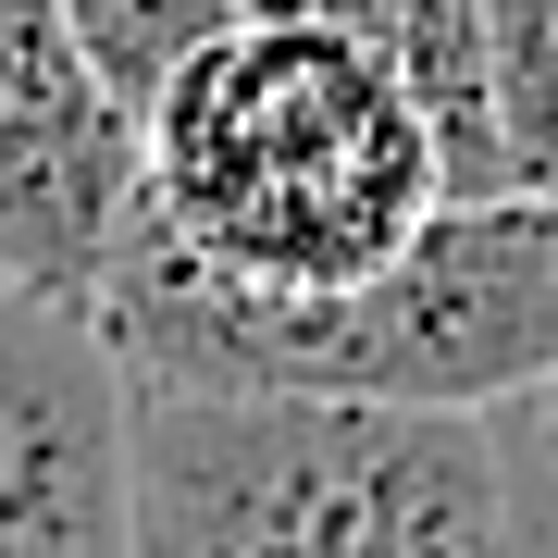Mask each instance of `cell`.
Instances as JSON below:
<instances>
[{"mask_svg": "<svg viewBox=\"0 0 558 558\" xmlns=\"http://www.w3.org/2000/svg\"><path fill=\"white\" fill-rule=\"evenodd\" d=\"M497 13V149L509 186L558 199V0H484Z\"/></svg>", "mask_w": 558, "mask_h": 558, "instance_id": "52a82bcc", "label": "cell"}, {"mask_svg": "<svg viewBox=\"0 0 558 558\" xmlns=\"http://www.w3.org/2000/svg\"><path fill=\"white\" fill-rule=\"evenodd\" d=\"M534 410H546V447H558V373H546V385H534Z\"/></svg>", "mask_w": 558, "mask_h": 558, "instance_id": "9c48e42d", "label": "cell"}, {"mask_svg": "<svg viewBox=\"0 0 558 558\" xmlns=\"http://www.w3.org/2000/svg\"><path fill=\"white\" fill-rule=\"evenodd\" d=\"M87 323L137 385H311V398L509 410L558 373V199L546 186L435 199V223L398 260L336 286L211 274L137 211Z\"/></svg>", "mask_w": 558, "mask_h": 558, "instance_id": "6da1fadb", "label": "cell"}, {"mask_svg": "<svg viewBox=\"0 0 558 558\" xmlns=\"http://www.w3.org/2000/svg\"><path fill=\"white\" fill-rule=\"evenodd\" d=\"M286 13H323V25H348L360 50L398 62L410 100L435 112V137H447V186L459 199L509 186V149H497V13H484V0H286Z\"/></svg>", "mask_w": 558, "mask_h": 558, "instance_id": "8992f818", "label": "cell"}, {"mask_svg": "<svg viewBox=\"0 0 558 558\" xmlns=\"http://www.w3.org/2000/svg\"><path fill=\"white\" fill-rule=\"evenodd\" d=\"M62 13H75V38L100 50V75L149 112V87L174 75V62L211 38V25H236L248 0H62Z\"/></svg>", "mask_w": 558, "mask_h": 558, "instance_id": "ba28073f", "label": "cell"}, {"mask_svg": "<svg viewBox=\"0 0 558 558\" xmlns=\"http://www.w3.org/2000/svg\"><path fill=\"white\" fill-rule=\"evenodd\" d=\"M0 558H137L124 360L38 286H0Z\"/></svg>", "mask_w": 558, "mask_h": 558, "instance_id": "5b68a950", "label": "cell"}, {"mask_svg": "<svg viewBox=\"0 0 558 558\" xmlns=\"http://www.w3.org/2000/svg\"><path fill=\"white\" fill-rule=\"evenodd\" d=\"M447 137L385 50L348 25L248 0L149 87V223L211 274L336 286L435 223Z\"/></svg>", "mask_w": 558, "mask_h": 558, "instance_id": "7a4b0ae2", "label": "cell"}, {"mask_svg": "<svg viewBox=\"0 0 558 558\" xmlns=\"http://www.w3.org/2000/svg\"><path fill=\"white\" fill-rule=\"evenodd\" d=\"M149 211V112L100 75L62 0H0V286L100 299Z\"/></svg>", "mask_w": 558, "mask_h": 558, "instance_id": "277c9868", "label": "cell"}, {"mask_svg": "<svg viewBox=\"0 0 558 558\" xmlns=\"http://www.w3.org/2000/svg\"><path fill=\"white\" fill-rule=\"evenodd\" d=\"M137 558H521L484 410L124 373Z\"/></svg>", "mask_w": 558, "mask_h": 558, "instance_id": "3957f363", "label": "cell"}]
</instances>
